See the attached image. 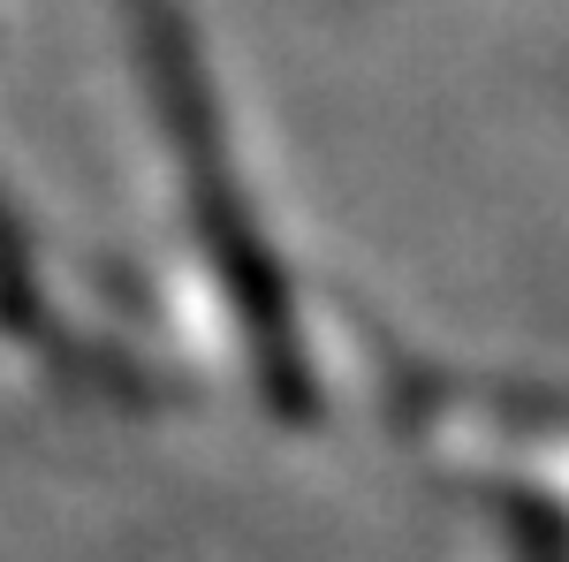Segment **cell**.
Masks as SVG:
<instances>
[{
  "instance_id": "6da1fadb",
  "label": "cell",
  "mask_w": 569,
  "mask_h": 562,
  "mask_svg": "<svg viewBox=\"0 0 569 562\" xmlns=\"http://www.w3.org/2000/svg\"><path fill=\"white\" fill-rule=\"evenodd\" d=\"M137 39H144V69H152V99H160V122L176 137V160L190 175V214H198V236L213 244V266L228 282V297L243 312V343L259 357V381L273 395L281 418H305L311 411V381H305V349H297V319H289V289L266 259L259 228L243 220V198H236V175H228V152H220L213 130V99L198 85V53H190V31L168 0H137Z\"/></svg>"
}]
</instances>
